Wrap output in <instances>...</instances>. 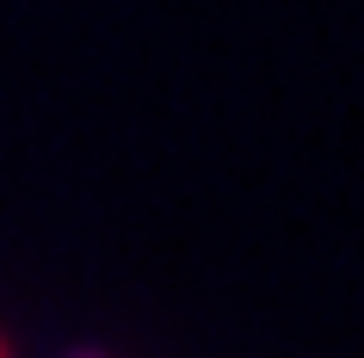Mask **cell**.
<instances>
[{
  "label": "cell",
  "mask_w": 364,
  "mask_h": 358,
  "mask_svg": "<svg viewBox=\"0 0 364 358\" xmlns=\"http://www.w3.org/2000/svg\"><path fill=\"white\" fill-rule=\"evenodd\" d=\"M75 358H99V352H75Z\"/></svg>",
  "instance_id": "cell-1"
},
{
  "label": "cell",
  "mask_w": 364,
  "mask_h": 358,
  "mask_svg": "<svg viewBox=\"0 0 364 358\" xmlns=\"http://www.w3.org/2000/svg\"><path fill=\"white\" fill-rule=\"evenodd\" d=\"M0 358H6V346H0Z\"/></svg>",
  "instance_id": "cell-2"
}]
</instances>
